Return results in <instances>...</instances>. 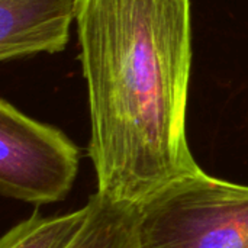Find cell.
<instances>
[{"label":"cell","mask_w":248,"mask_h":248,"mask_svg":"<svg viewBox=\"0 0 248 248\" xmlns=\"http://www.w3.org/2000/svg\"><path fill=\"white\" fill-rule=\"evenodd\" d=\"M76 23L96 193L141 205L201 171L186 134L190 0H78Z\"/></svg>","instance_id":"cell-1"},{"label":"cell","mask_w":248,"mask_h":248,"mask_svg":"<svg viewBox=\"0 0 248 248\" xmlns=\"http://www.w3.org/2000/svg\"><path fill=\"white\" fill-rule=\"evenodd\" d=\"M80 150L60 129L0 100V192L33 205L62 201L78 171Z\"/></svg>","instance_id":"cell-3"},{"label":"cell","mask_w":248,"mask_h":248,"mask_svg":"<svg viewBox=\"0 0 248 248\" xmlns=\"http://www.w3.org/2000/svg\"><path fill=\"white\" fill-rule=\"evenodd\" d=\"M89 212V202L78 211L58 217H41L36 212L6 232L0 248H70L81 232Z\"/></svg>","instance_id":"cell-6"},{"label":"cell","mask_w":248,"mask_h":248,"mask_svg":"<svg viewBox=\"0 0 248 248\" xmlns=\"http://www.w3.org/2000/svg\"><path fill=\"white\" fill-rule=\"evenodd\" d=\"M78 0H0V61L61 52Z\"/></svg>","instance_id":"cell-4"},{"label":"cell","mask_w":248,"mask_h":248,"mask_svg":"<svg viewBox=\"0 0 248 248\" xmlns=\"http://www.w3.org/2000/svg\"><path fill=\"white\" fill-rule=\"evenodd\" d=\"M89 218L70 248H141L138 205L119 203L94 193Z\"/></svg>","instance_id":"cell-5"},{"label":"cell","mask_w":248,"mask_h":248,"mask_svg":"<svg viewBox=\"0 0 248 248\" xmlns=\"http://www.w3.org/2000/svg\"><path fill=\"white\" fill-rule=\"evenodd\" d=\"M141 248H248V186L182 177L138 205Z\"/></svg>","instance_id":"cell-2"}]
</instances>
